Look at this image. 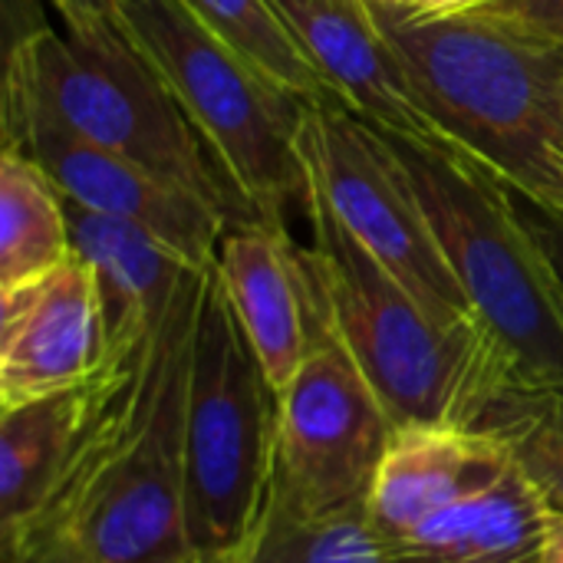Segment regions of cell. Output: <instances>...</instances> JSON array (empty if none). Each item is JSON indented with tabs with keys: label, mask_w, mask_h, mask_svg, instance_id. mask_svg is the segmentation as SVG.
<instances>
[{
	"label": "cell",
	"mask_w": 563,
	"mask_h": 563,
	"mask_svg": "<svg viewBox=\"0 0 563 563\" xmlns=\"http://www.w3.org/2000/svg\"><path fill=\"white\" fill-rule=\"evenodd\" d=\"M214 271V267H211ZM89 383L73 452L0 563H191L185 534V406L208 274Z\"/></svg>",
	"instance_id": "1"
},
{
	"label": "cell",
	"mask_w": 563,
	"mask_h": 563,
	"mask_svg": "<svg viewBox=\"0 0 563 563\" xmlns=\"http://www.w3.org/2000/svg\"><path fill=\"white\" fill-rule=\"evenodd\" d=\"M369 7L439 135L563 224V49L462 13Z\"/></svg>",
	"instance_id": "2"
},
{
	"label": "cell",
	"mask_w": 563,
	"mask_h": 563,
	"mask_svg": "<svg viewBox=\"0 0 563 563\" xmlns=\"http://www.w3.org/2000/svg\"><path fill=\"white\" fill-rule=\"evenodd\" d=\"M389 142L508 386L563 383V287L511 188L452 142Z\"/></svg>",
	"instance_id": "3"
},
{
	"label": "cell",
	"mask_w": 563,
	"mask_h": 563,
	"mask_svg": "<svg viewBox=\"0 0 563 563\" xmlns=\"http://www.w3.org/2000/svg\"><path fill=\"white\" fill-rule=\"evenodd\" d=\"M303 214L313 231L307 261L327 327L356 360L389 419L475 429L485 402L508 386L485 336L442 330L313 188Z\"/></svg>",
	"instance_id": "4"
},
{
	"label": "cell",
	"mask_w": 563,
	"mask_h": 563,
	"mask_svg": "<svg viewBox=\"0 0 563 563\" xmlns=\"http://www.w3.org/2000/svg\"><path fill=\"white\" fill-rule=\"evenodd\" d=\"M3 86L30 96L82 142L198 195L231 228L261 224L165 79L119 23L66 30V36L40 26L7 49Z\"/></svg>",
	"instance_id": "5"
},
{
	"label": "cell",
	"mask_w": 563,
	"mask_h": 563,
	"mask_svg": "<svg viewBox=\"0 0 563 563\" xmlns=\"http://www.w3.org/2000/svg\"><path fill=\"white\" fill-rule=\"evenodd\" d=\"M277 389L208 274L185 406V534L191 563H244L271 508Z\"/></svg>",
	"instance_id": "6"
},
{
	"label": "cell",
	"mask_w": 563,
	"mask_h": 563,
	"mask_svg": "<svg viewBox=\"0 0 563 563\" xmlns=\"http://www.w3.org/2000/svg\"><path fill=\"white\" fill-rule=\"evenodd\" d=\"M119 30L165 79L214 162L267 224L307 211L303 102L208 33L178 0H122Z\"/></svg>",
	"instance_id": "7"
},
{
	"label": "cell",
	"mask_w": 563,
	"mask_h": 563,
	"mask_svg": "<svg viewBox=\"0 0 563 563\" xmlns=\"http://www.w3.org/2000/svg\"><path fill=\"white\" fill-rule=\"evenodd\" d=\"M300 152L310 188L416 303L449 333H478L389 135L343 102H303Z\"/></svg>",
	"instance_id": "8"
},
{
	"label": "cell",
	"mask_w": 563,
	"mask_h": 563,
	"mask_svg": "<svg viewBox=\"0 0 563 563\" xmlns=\"http://www.w3.org/2000/svg\"><path fill=\"white\" fill-rule=\"evenodd\" d=\"M393 429L376 389L327 327L277 393L274 492L307 518L363 515Z\"/></svg>",
	"instance_id": "9"
},
{
	"label": "cell",
	"mask_w": 563,
	"mask_h": 563,
	"mask_svg": "<svg viewBox=\"0 0 563 563\" xmlns=\"http://www.w3.org/2000/svg\"><path fill=\"white\" fill-rule=\"evenodd\" d=\"M0 129L3 148L30 155L66 201L155 234L191 267L208 271L218 264L231 224L198 195L82 142L30 96L10 86H3L0 99Z\"/></svg>",
	"instance_id": "10"
},
{
	"label": "cell",
	"mask_w": 563,
	"mask_h": 563,
	"mask_svg": "<svg viewBox=\"0 0 563 563\" xmlns=\"http://www.w3.org/2000/svg\"><path fill=\"white\" fill-rule=\"evenodd\" d=\"M106 363L96 271L76 251L56 271L0 290V412L79 389Z\"/></svg>",
	"instance_id": "11"
},
{
	"label": "cell",
	"mask_w": 563,
	"mask_h": 563,
	"mask_svg": "<svg viewBox=\"0 0 563 563\" xmlns=\"http://www.w3.org/2000/svg\"><path fill=\"white\" fill-rule=\"evenodd\" d=\"M218 277L261 369L280 393L327 330L307 247L294 244L287 224H241L221 241Z\"/></svg>",
	"instance_id": "12"
},
{
	"label": "cell",
	"mask_w": 563,
	"mask_h": 563,
	"mask_svg": "<svg viewBox=\"0 0 563 563\" xmlns=\"http://www.w3.org/2000/svg\"><path fill=\"white\" fill-rule=\"evenodd\" d=\"M340 102L386 135L445 142L419 109L369 0H267Z\"/></svg>",
	"instance_id": "13"
},
{
	"label": "cell",
	"mask_w": 563,
	"mask_h": 563,
	"mask_svg": "<svg viewBox=\"0 0 563 563\" xmlns=\"http://www.w3.org/2000/svg\"><path fill=\"white\" fill-rule=\"evenodd\" d=\"M511 472V452L482 429L452 422L396 426L366 515L393 541L432 515L495 488Z\"/></svg>",
	"instance_id": "14"
},
{
	"label": "cell",
	"mask_w": 563,
	"mask_h": 563,
	"mask_svg": "<svg viewBox=\"0 0 563 563\" xmlns=\"http://www.w3.org/2000/svg\"><path fill=\"white\" fill-rule=\"evenodd\" d=\"M73 251L96 271L109 356L135 346L201 274L155 234L66 201ZM211 271V267H208Z\"/></svg>",
	"instance_id": "15"
},
{
	"label": "cell",
	"mask_w": 563,
	"mask_h": 563,
	"mask_svg": "<svg viewBox=\"0 0 563 563\" xmlns=\"http://www.w3.org/2000/svg\"><path fill=\"white\" fill-rule=\"evenodd\" d=\"M548 521L551 505L515 468L389 544L399 563H538Z\"/></svg>",
	"instance_id": "16"
},
{
	"label": "cell",
	"mask_w": 563,
	"mask_h": 563,
	"mask_svg": "<svg viewBox=\"0 0 563 563\" xmlns=\"http://www.w3.org/2000/svg\"><path fill=\"white\" fill-rule=\"evenodd\" d=\"M89 383L0 412V548L26 528L63 475L89 406Z\"/></svg>",
	"instance_id": "17"
},
{
	"label": "cell",
	"mask_w": 563,
	"mask_h": 563,
	"mask_svg": "<svg viewBox=\"0 0 563 563\" xmlns=\"http://www.w3.org/2000/svg\"><path fill=\"white\" fill-rule=\"evenodd\" d=\"M69 257L66 198L30 155L0 148V290L30 284Z\"/></svg>",
	"instance_id": "18"
},
{
	"label": "cell",
	"mask_w": 563,
	"mask_h": 563,
	"mask_svg": "<svg viewBox=\"0 0 563 563\" xmlns=\"http://www.w3.org/2000/svg\"><path fill=\"white\" fill-rule=\"evenodd\" d=\"M208 33L300 102H340L267 0H178Z\"/></svg>",
	"instance_id": "19"
},
{
	"label": "cell",
	"mask_w": 563,
	"mask_h": 563,
	"mask_svg": "<svg viewBox=\"0 0 563 563\" xmlns=\"http://www.w3.org/2000/svg\"><path fill=\"white\" fill-rule=\"evenodd\" d=\"M475 429L495 435L551 511L563 515V383L501 386L485 402Z\"/></svg>",
	"instance_id": "20"
},
{
	"label": "cell",
	"mask_w": 563,
	"mask_h": 563,
	"mask_svg": "<svg viewBox=\"0 0 563 563\" xmlns=\"http://www.w3.org/2000/svg\"><path fill=\"white\" fill-rule=\"evenodd\" d=\"M244 563H399V558L366 511L307 518L271 492V508Z\"/></svg>",
	"instance_id": "21"
},
{
	"label": "cell",
	"mask_w": 563,
	"mask_h": 563,
	"mask_svg": "<svg viewBox=\"0 0 563 563\" xmlns=\"http://www.w3.org/2000/svg\"><path fill=\"white\" fill-rule=\"evenodd\" d=\"M455 13L495 23L515 36L563 49V0H475Z\"/></svg>",
	"instance_id": "22"
},
{
	"label": "cell",
	"mask_w": 563,
	"mask_h": 563,
	"mask_svg": "<svg viewBox=\"0 0 563 563\" xmlns=\"http://www.w3.org/2000/svg\"><path fill=\"white\" fill-rule=\"evenodd\" d=\"M122 0H53L66 30H99L115 23Z\"/></svg>",
	"instance_id": "23"
},
{
	"label": "cell",
	"mask_w": 563,
	"mask_h": 563,
	"mask_svg": "<svg viewBox=\"0 0 563 563\" xmlns=\"http://www.w3.org/2000/svg\"><path fill=\"white\" fill-rule=\"evenodd\" d=\"M525 218H528V228L534 231L541 251L548 254V261H551V267H554V274H558V280H561L563 287V224L554 221V218H548V214H541L538 208H528Z\"/></svg>",
	"instance_id": "24"
},
{
	"label": "cell",
	"mask_w": 563,
	"mask_h": 563,
	"mask_svg": "<svg viewBox=\"0 0 563 563\" xmlns=\"http://www.w3.org/2000/svg\"><path fill=\"white\" fill-rule=\"evenodd\" d=\"M538 563H563V515L551 511L548 531H544V544H541V558Z\"/></svg>",
	"instance_id": "25"
}]
</instances>
